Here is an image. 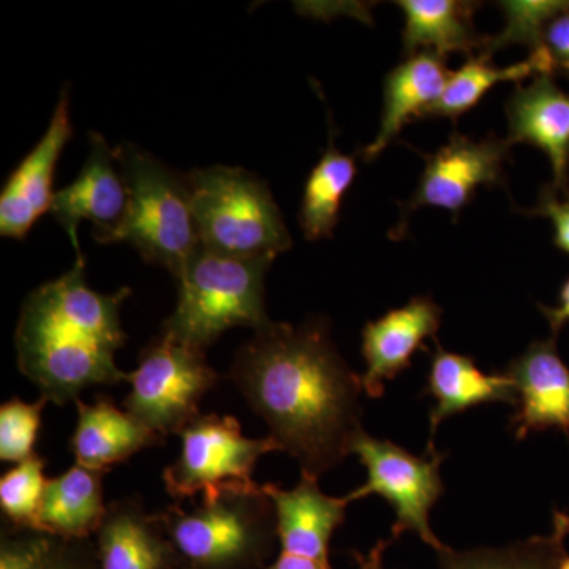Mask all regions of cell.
I'll return each instance as SVG.
<instances>
[{
    "label": "cell",
    "mask_w": 569,
    "mask_h": 569,
    "mask_svg": "<svg viewBox=\"0 0 569 569\" xmlns=\"http://www.w3.org/2000/svg\"><path fill=\"white\" fill-rule=\"evenodd\" d=\"M228 378L301 473L320 478L353 455L362 432L361 376L325 321H269L234 355Z\"/></svg>",
    "instance_id": "obj_1"
},
{
    "label": "cell",
    "mask_w": 569,
    "mask_h": 569,
    "mask_svg": "<svg viewBox=\"0 0 569 569\" xmlns=\"http://www.w3.org/2000/svg\"><path fill=\"white\" fill-rule=\"evenodd\" d=\"M86 261L26 298L17 326L18 367L40 397L54 406L77 402L86 389L129 381L116 365L126 343L121 309L132 295L97 293L86 282Z\"/></svg>",
    "instance_id": "obj_2"
},
{
    "label": "cell",
    "mask_w": 569,
    "mask_h": 569,
    "mask_svg": "<svg viewBox=\"0 0 569 569\" xmlns=\"http://www.w3.org/2000/svg\"><path fill=\"white\" fill-rule=\"evenodd\" d=\"M157 515L179 569H264L279 542L263 486L222 490L190 511L170 505Z\"/></svg>",
    "instance_id": "obj_3"
},
{
    "label": "cell",
    "mask_w": 569,
    "mask_h": 569,
    "mask_svg": "<svg viewBox=\"0 0 569 569\" xmlns=\"http://www.w3.org/2000/svg\"><path fill=\"white\" fill-rule=\"evenodd\" d=\"M269 258H238L212 252L200 244L179 280L173 316L163 323V335L206 350L228 329L268 325L264 277Z\"/></svg>",
    "instance_id": "obj_4"
},
{
    "label": "cell",
    "mask_w": 569,
    "mask_h": 569,
    "mask_svg": "<svg viewBox=\"0 0 569 569\" xmlns=\"http://www.w3.org/2000/svg\"><path fill=\"white\" fill-rule=\"evenodd\" d=\"M127 187V209L108 244L127 242L142 260L178 279L200 247L186 176L133 144L116 148Z\"/></svg>",
    "instance_id": "obj_5"
},
{
    "label": "cell",
    "mask_w": 569,
    "mask_h": 569,
    "mask_svg": "<svg viewBox=\"0 0 569 569\" xmlns=\"http://www.w3.org/2000/svg\"><path fill=\"white\" fill-rule=\"evenodd\" d=\"M198 238L204 249L238 258H269L291 247V236L268 183L241 168L186 174Z\"/></svg>",
    "instance_id": "obj_6"
},
{
    "label": "cell",
    "mask_w": 569,
    "mask_h": 569,
    "mask_svg": "<svg viewBox=\"0 0 569 569\" xmlns=\"http://www.w3.org/2000/svg\"><path fill=\"white\" fill-rule=\"evenodd\" d=\"M130 392L123 400L127 413L163 438L181 436L200 417V403L219 373L209 366L204 350L160 335L129 373Z\"/></svg>",
    "instance_id": "obj_7"
},
{
    "label": "cell",
    "mask_w": 569,
    "mask_h": 569,
    "mask_svg": "<svg viewBox=\"0 0 569 569\" xmlns=\"http://www.w3.org/2000/svg\"><path fill=\"white\" fill-rule=\"evenodd\" d=\"M181 455L163 470L167 492L176 501L212 497L222 490L254 489L261 456L282 451L274 438H249L233 417L200 415L181 432Z\"/></svg>",
    "instance_id": "obj_8"
},
{
    "label": "cell",
    "mask_w": 569,
    "mask_h": 569,
    "mask_svg": "<svg viewBox=\"0 0 569 569\" xmlns=\"http://www.w3.org/2000/svg\"><path fill=\"white\" fill-rule=\"evenodd\" d=\"M353 455L367 468V481L346 496L348 503L373 493L383 497L396 512L392 541L411 531L436 552L447 548L429 523L430 509L445 492L440 467L447 455L426 452L418 458L392 441L370 437L366 430L356 437Z\"/></svg>",
    "instance_id": "obj_9"
},
{
    "label": "cell",
    "mask_w": 569,
    "mask_h": 569,
    "mask_svg": "<svg viewBox=\"0 0 569 569\" xmlns=\"http://www.w3.org/2000/svg\"><path fill=\"white\" fill-rule=\"evenodd\" d=\"M511 156V146L496 134L473 141L455 132L436 153L425 156L426 168L417 192L402 206V219L397 236L406 233L408 216L422 206L447 209L459 213L473 200L478 187L505 186V163Z\"/></svg>",
    "instance_id": "obj_10"
},
{
    "label": "cell",
    "mask_w": 569,
    "mask_h": 569,
    "mask_svg": "<svg viewBox=\"0 0 569 569\" xmlns=\"http://www.w3.org/2000/svg\"><path fill=\"white\" fill-rule=\"evenodd\" d=\"M127 209V187L116 149L100 133H91V152L80 174L54 193L50 212L73 246L77 261H86L78 239L80 222L93 224V239L108 244Z\"/></svg>",
    "instance_id": "obj_11"
},
{
    "label": "cell",
    "mask_w": 569,
    "mask_h": 569,
    "mask_svg": "<svg viewBox=\"0 0 569 569\" xmlns=\"http://www.w3.org/2000/svg\"><path fill=\"white\" fill-rule=\"evenodd\" d=\"M73 137L69 88H63L50 126L41 140L7 179L0 194V234L24 239L37 220L50 212L56 167L67 142Z\"/></svg>",
    "instance_id": "obj_12"
},
{
    "label": "cell",
    "mask_w": 569,
    "mask_h": 569,
    "mask_svg": "<svg viewBox=\"0 0 569 569\" xmlns=\"http://www.w3.org/2000/svg\"><path fill=\"white\" fill-rule=\"evenodd\" d=\"M505 373L515 383L516 413L509 426L518 440L546 429L569 436V367L557 351V337L531 343Z\"/></svg>",
    "instance_id": "obj_13"
},
{
    "label": "cell",
    "mask_w": 569,
    "mask_h": 569,
    "mask_svg": "<svg viewBox=\"0 0 569 569\" xmlns=\"http://www.w3.org/2000/svg\"><path fill=\"white\" fill-rule=\"evenodd\" d=\"M440 321L441 309L429 296H418L407 306L369 321L362 331L367 369L361 381L366 395L380 399L385 383L407 370L418 350H427L425 340L436 339Z\"/></svg>",
    "instance_id": "obj_14"
},
{
    "label": "cell",
    "mask_w": 569,
    "mask_h": 569,
    "mask_svg": "<svg viewBox=\"0 0 569 569\" xmlns=\"http://www.w3.org/2000/svg\"><path fill=\"white\" fill-rule=\"evenodd\" d=\"M508 144L527 142L541 149L552 167L559 192H569V93L553 74H539L529 86L516 88L507 103Z\"/></svg>",
    "instance_id": "obj_15"
},
{
    "label": "cell",
    "mask_w": 569,
    "mask_h": 569,
    "mask_svg": "<svg viewBox=\"0 0 569 569\" xmlns=\"http://www.w3.org/2000/svg\"><path fill=\"white\" fill-rule=\"evenodd\" d=\"M263 490L274 507L280 552L329 565V542L350 505L346 497L326 496L318 478L305 473L293 489L268 482Z\"/></svg>",
    "instance_id": "obj_16"
},
{
    "label": "cell",
    "mask_w": 569,
    "mask_h": 569,
    "mask_svg": "<svg viewBox=\"0 0 569 569\" xmlns=\"http://www.w3.org/2000/svg\"><path fill=\"white\" fill-rule=\"evenodd\" d=\"M93 539L97 569H179L159 515L123 498L108 505Z\"/></svg>",
    "instance_id": "obj_17"
},
{
    "label": "cell",
    "mask_w": 569,
    "mask_h": 569,
    "mask_svg": "<svg viewBox=\"0 0 569 569\" xmlns=\"http://www.w3.org/2000/svg\"><path fill=\"white\" fill-rule=\"evenodd\" d=\"M433 342L436 350L430 358L425 389V395L433 399L429 413V455L436 452L433 440L445 419L486 403H516L515 383L507 373H485L470 356L445 350L437 339Z\"/></svg>",
    "instance_id": "obj_18"
},
{
    "label": "cell",
    "mask_w": 569,
    "mask_h": 569,
    "mask_svg": "<svg viewBox=\"0 0 569 569\" xmlns=\"http://www.w3.org/2000/svg\"><path fill=\"white\" fill-rule=\"evenodd\" d=\"M78 422L70 440L77 466L108 471L134 455L162 445L164 438L119 410L111 397L97 396L92 406L77 400Z\"/></svg>",
    "instance_id": "obj_19"
},
{
    "label": "cell",
    "mask_w": 569,
    "mask_h": 569,
    "mask_svg": "<svg viewBox=\"0 0 569 569\" xmlns=\"http://www.w3.org/2000/svg\"><path fill=\"white\" fill-rule=\"evenodd\" d=\"M445 58L430 51L408 56L385 81V107L376 140L361 151L366 162L376 160L391 144L403 127L422 119L440 99L449 78Z\"/></svg>",
    "instance_id": "obj_20"
},
{
    "label": "cell",
    "mask_w": 569,
    "mask_h": 569,
    "mask_svg": "<svg viewBox=\"0 0 569 569\" xmlns=\"http://www.w3.org/2000/svg\"><path fill=\"white\" fill-rule=\"evenodd\" d=\"M104 475V471L74 466L61 477L48 479L39 531L69 539L96 537L108 508L103 500Z\"/></svg>",
    "instance_id": "obj_21"
},
{
    "label": "cell",
    "mask_w": 569,
    "mask_h": 569,
    "mask_svg": "<svg viewBox=\"0 0 569 569\" xmlns=\"http://www.w3.org/2000/svg\"><path fill=\"white\" fill-rule=\"evenodd\" d=\"M397 6L406 13L402 43L407 54L419 48L445 56L449 52L485 50L488 37L479 36L473 17L478 3L460 0H400Z\"/></svg>",
    "instance_id": "obj_22"
},
{
    "label": "cell",
    "mask_w": 569,
    "mask_h": 569,
    "mask_svg": "<svg viewBox=\"0 0 569 569\" xmlns=\"http://www.w3.org/2000/svg\"><path fill=\"white\" fill-rule=\"evenodd\" d=\"M539 74H556L552 59L546 48L531 52L527 61L508 67L493 66L490 56L482 52L479 56H470L459 70L451 71L447 88L426 112L425 118H448L456 121L460 116L473 110L498 82L516 81L519 84V81Z\"/></svg>",
    "instance_id": "obj_23"
},
{
    "label": "cell",
    "mask_w": 569,
    "mask_h": 569,
    "mask_svg": "<svg viewBox=\"0 0 569 569\" xmlns=\"http://www.w3.org/2000/svg\"><path fill=\"white\" fill-rule=\"evenodd\" d=\"M358 168L353 157L336 148L335 132L320 162L310 171L302 194L299 224L309 241L331 238L339 222L340 206L353 183Z\"/></svg>",
    "instance_id": "obj_24"
},
{
    "label": "cell",
    "mask_w": 569,
    "mask_h": 569,
    "mask_svg": "<svg viewBox=\"0 0 569 569\" xmlns=\"http://www.w3.org/2000/svg\"><path fill=\"white\" fill-rule=\"evenodd\" d=\"M569 535V515L556 512L548 537H533L508 548L438 550V569H559L567 557L565 539Z\"/></svg>",
    "instance_id": "obj_25"
},
{
    "label": "cell",
    "mask_w": 569,
    "mask_h": 569,
    "mask_svg": "<svg viewBox=\"0 0 569 569\" xmlns=\"http://www.w3.org/2000/svg\"><path fill=\"white\" fill-rule=\"evenodd\" d=\"M0 569H97L93 539H69L3 526Z\"/></svg>",
    "instance_id": "obj_26"
},
{
    "label": "cell",
    "mask_w": 569,
    "mask_h": 569,
    "mask_svg": "<svg viewBox=\"0 0 569 569\" xmlns=\"http://www.w3.org/2000/svg\"><path fill=\"white\" fill-rule=\"evenodd\" d=\"M44 468L47 460L36 455L11 468L0 479V508L7 526L39 530L41 500L48 482Z\"/></svg>",
    "instance_id": "obj_27"
},
{
    "label": "cell",
    "mask_w": 569,
    "mask_h": 569,
    "mask_svg": "<svg viewBox=\"0 0 569 569\" xmlns=\"http://www.w3.org/2000/svg\"><path fill=\"white\" fill-rule=\"evenodd\" d=\"M500 9L507 17V28L496 37H488L482 54L492 56V52L508 47V44H523L530 51L545 48V31L553 18L569 10V2L563 0H509L501 2Z\"/></svg>",
    "instance_id": "obj_28"
},
{
    "label": "cell",
    "mask_w": 569,
    "mask_h": 569,
    "mask_svg": "<svg viewBox=\"0 0 569 569\" xmlns=\"http://www.w3.org/2000/svg\"><path fill=\"white\" fill-rule=\"evenodd\" d=\"M48 400L40 397L28 403L11 399L0 407V459L21 463L36 456V441L41 426V413Z\"/></svg>",
    "instance_id": "obj_29"
},
{
    "label": "cell",
    "mask_w": 569,
    "mask_h": 569,
    "mask_svg": "<svg viewBox=\"0 0 569 569\" xmlns=\"http://www.w3.org/2000/svg\"><path fill=\"white\" fill-rule=\"evenodd\" d=\"M526 213L549 219L553 227V244L569 254V192H559L548 183L539 192L538 204Z\"/></svg>",
    "instance_id": "obj_30"
},
{
    "label": "cell",
    "mask_w": 569,
    "mask_h": 569,
    "mask_svg": "<svg viewBox=\"0 0 569 569\" xmlns=\"http://www.w3.org/2000/svg\"><path fill=\"white\" fill-rule=\"evenodd\" d=\"M542 41L552 59L556 73L569 78V10L549 22Z\"/></svg>",
    "instance_id": "obj_31"
},
{
    "label": "cell",
    "mask_w": 569,
    "mask_h": 569,
    "mask_svg": "<svg viewBox=\"0 0 569 569\" xmlns=\"http://www.w3.org/2000/svg\"><path fill=\"white\" fill-rule=\"evenodd\" d=\"M538 307L539 310H541L542 316L548 318L552 337L559 336L563 326L569 323V277L565 280V283L561 284L559 306L548 307L539 305Z\"/></svg>",
    "instance_id": "obj_32"
},
{
    "label": "cell",
    "mask_w": 569,
    "mask_h": 569,
    "mask_svg": "<svg viewBox=\"0 0 569 569\" xmlns=\"http://www.w3.org/2000/svg\"><path fill=\"white\" fill-rule=\"evenodd\" d=\"M391 542V538L381 539V541H378L377 545L370 549L369 553H361L358 552V550H353L351 556H353L358 569H388L385 567L383 556L385 550L389 548Z\"/></svg>",
    "instance_id": "obj_33"
},
{
    "label": "cell",
    "mask_w": 569,
    "mask_h": 569,
    "mask_svg": "<svg viewBox=\"0 0 569 569\" xmlns=\"http://www.w3.org/2000/svg\"><path fill=\"white\" fill-rule=\"evenodd\" d=\"M264 569H331V565L320 563V561L305 559V557L290 556V553L280 552L279 557Z\"/></svg>",
    "instance_id": "obj_34"
},
{
    "label": "cell",
    "mask_w": 569,
    "mask_h": 569,
    "mask_svg": "<svg viewBox=\"0 0 569 569\" xmlns=\"http://www.w3.org/2000/svg\"><path fill=\"white\" fill-rule=\"evenodd\" d=\"M559 569H569V557H565L563 560H561L560 568Z\"/></svg>",
    "instance_id": "obj_35"
}]
</instances>
